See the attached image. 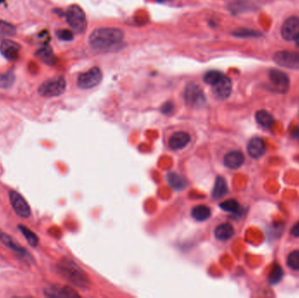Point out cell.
Segmentation results:
<instances>
[{
    "instance_id": "obj_1",
    "label": "cell",
    "mask_w": 299,
    "mask_h": 298,
    "mask_svg": "<svg viewBox=\"0 0 299 298\" xmlns=\"http://www.w3.org/2000/svg\"><path fill=\"white\" fill-rule=\"evenodd\" d=\"M124 33L119 28H98L90 35L89 42L92 48L99 51L112 50L122 44Z\"/></svg>"
},
{
    "instance_id": "obj_2",
    "label": "cell",
    "mask_w": 299,
    "mask_h": 298,
    "mask_svg": "<svg viewBox=\"0 0 299 298\" xmlns=\"http://www.w3.org/2000/svg\"><path fill=\"white\" fill-rule=\"evenodd\" d=\"M58 271L66 280L76 286L84 288L89 283L88 277L83 269L69 259L65 258L59 262Z\"/></svg>"
},
{
    "instance_id": "obj_3",
    "label": "cell",
    "mask_w": 299,
    "mask_h": 298,
    "mask_svg": "<svg viewBox=\"0 0 299 298\" xmlns=\"http://www.w3.org/2000/svg\"><path fill=\"white\" fill-rule=\"evenodd\" d=\"M67 88L66 80L62 76H57L51 79L47 80L39 87L40 96L46 98H52L61 96L65 92Z\"/></svg>"
},
{
    "instance_id": "obj_4",
    "label": "cell",
    "mask_w": 299,
    "mask_h": 298,
    "mask_svg": "<svg viewBox=\"0 0 299 298\" xmlns=\"http://www.w3.org/2000/svg\"><path fill=\"white\" fill-rule=\"evenodd\" d=\"M66 19L70 28L76 33L82 34L86 30L88 26L86 15L84 11L79 6H70L66 13Z\"/></svg>"
},
{
    "instance_id": "obj_5",
    "label": "cell",
    "mask_w": 299,
    "mask_h": 298,
    "mask_svg": "<svg viewBox=\"0 0 299 298\" xmlns=\"http://www.w3.org/2000/svg\"><path fill=\"white\" fill-rule=\"evenodd\" d=\"M184 100L188 106L200 108L206 104V96L202 89L196 83H190L184 90Z\"/></svg>"
},
{
    "instance_id": "obj_6",
    "label": "cell",
    "mask_w": 299,
    "mask_h": 298,
    "mask_svg": "<svg viewBox=\"0 0 299 298\" xmlns=\"http://www.w3.org/2000/svg\"><path fill=\"white\" fill-rule=\"evenodd\" d=\"M268 80L272 87V90L279 94H286L290 85L289 76L282 70L271 69L268 71Z\"/></svg>"
},
{
    "instance_id": "obj_7",
    "label": "cell",
    "mask_w": 299,
    "mask_h": 298,
    "mask_svg": "<svg viewBox=\"0 0 299 298\" xmlns=\"http://www.w3.org/2000/svg\"><path fill=\"white\" fill-rule=\"evenodd\" d=\"M103 80V73L97 67H94L86 72L80 75L77 85L80 89H90L97 87Z\"/></svg>"
},
{
    "instance_id": "obj_8",
    "label": "cell",
    "mask_w": 299,
    "mask_h": 298,
    "mask_svg": "<svg viewBox=\"0 0 299 298\" xmlns=\"http://www.w3.org/2000/svg\"><path fill=\"white\" fill-rule=\"evenodd\" d=\"M273 61L282 68L299 70V52L282 50L273 55Z\"/></svg>"
},
{
    "instance_id": "obj_9",
    "label": "cell",
    "mask_w": 299,
    "mask_h": 298,
    "mask_svg": "<svg viewBox=\"0 0 299 298\" xmlns=\"http://www.w3.org/2000/svg\"><path fill=\"white\" fill-rule=\"evenodd\" d=\"M9 197L11 205L13 206L14 212L17 213V215L24 219H28L31 216V208L27 200L23 198V196L21 195L16 191H11Z\"/></svg>"
},
{
    "instance_id": "obj_10",
    "label": "cell",
    "mask_w": 299,
    "mask_h": 298,
    "mask_svg": "<svg viewBox=\"0 0 299 298\" xmlns=\"http://www.w3.org/2000/svg\"><path fill=\"white\" fill-rule=\"evenodd\" d=\"M281 36L286 42L295 41L299 36V18L290 16L286 19L281 27Z\"/></svg>"
},
{
    "instance_id": "obj_11",
    "label": "cell",
    "mask_w": 299,
    "mask_h": 298,
    "mask_svg": "<svg viewBox=\"0 0 299 298\" xmlns=\"http://www.w3.org/2000/svg\"><path fill=\"white\" fill-rule=\"evenodd\" d=\"M212 93L216 99L224 101L230 96L233 89L231 80L223 76L215 84L212 86Z\"/></svg>"
},
{
    "instance_id": "obj_12",
    "label": "cell",
    "mask_w": 299,
    "mask_h": 298,
    "mask_svg": "<svg viewBox=\"0 0 299 298\" xmlns=\"http://www.w3.org/2000/svg\"><path fill=\"white\" fill-rule=\"evenodd\" d=\"M21 47L17 42L11 40H5L0 45V52L5 58L9 61L17 60Z\"/></svg>"
},
{
    "instance_id": "obj_13",
    "label": "cell",
    "mask_w": 299,
    "mask_h": 298,
    "mask_svg": "<svg viewBox=\"0 0 299 298\" xmlns=\"http://www.w3.org/2000/svg\"><path fill=\"white\" fill-rule=\"evenodd\" d=\"M44 294L48 297H77L79 295L70 287H57L55 285L48 286L44 289Z\"/></svg>"
},
{
    "instance_id": "obj_14",
    "label": "cell",
    "mask_w": 299,
    "mask_h": 298,
    "mask_svg": "<svg viewBox=\"0 0 299 298\" xmlns=\"http://www.w3.org/2000/svg\"><path fill=\"white\" fill-rule=\"evenodd\" d=\"M0 240L3 242V244H5L7 247H10L12 250H14L18 255H20L21 258H24L26 260H33V258H32L31 254H29V252H28L25 247H21L20 244L18 243L16 240H14L10 235H8V234H5L3 233V235L1 237V239Z\"/></svg>"
},
{
    "instance_id": "obj_15",
    "label": "cell",
    "mask_w": 299,
    "mask_h": 298,
    "mask_svg": "<svg viewBox=\"0 0 299 298\" xmlns=\"http://www.w3.org/2000/svg\"><path fill=\"white\" fill-rule=\"evenodd\" d=\"M191 142V136L189 134L179 131L172 135L169 139V147L173 151H179L183 148L186 147L187 144Z\"/></svg>"
},
{
    "instance_id": "obj_16",
    "label": "cell",
    "mask_w": 299,
    "mask_h": 298,
    "mask_svg": "<svg viewBox=\"0 0 299 298\" xmlns=\"http://www.w3.org/2000/svg\"><path fill=\"white\" fill-rule=\"evenodd\" d=\"M248 153L251 158L257 159L261 158L266 152V144L264 141L262 140L260 137H253L249 142H248Z\"/></svg>"
},
{
    "instance_id": "obj_17",
    "label": "cell",
    "mask_w": 299,
    "mask_h": 298,
    "mask_svg": "<svg viewBox=\"0 0 299 298\" xmlns=\"http://www.w3.org/2000/svg\"><path fill=\"white\" fill-rule=\"evenodd\" d=\"M243 153L240 151H233L228 152L224 158V165L229 169H237L241 167L244 163Z\"/></svg>"
},
{
    "instance_id": "obj_18",
    "label": "cell",
    "mask_w": 299,
    "mask_h": 298,
    "mask_svg": "<svg viewBox=\"0 0 299 298\" xmlns=\"http://www.w3.org/2000/svg\"><path fill=\"white\" fill-rule=\"evenodd\" d=\"M35 56L46 65L54 66L57 62L56 55L54 54L52 48L49 47L40 48L38 51L35 53Z\"/></svg>"
},
{
    "instance_id": "obj_19",
    "label": "cell",
    "mask_w": 299,
    "mask_h": 298,
    "mask_svg": "<svg viewBox=\"0 0 299 298\" xmlns=\"http://www.w3.org/2000/svg\"><path fill=\"white\" fill-rule=\"evenodd\" d=\"M214 234L218 240H227L234 236V227L228 223H224L216 227Z\"/></svg>"
},
{
    "instance_id": "obj_20",
    "label": "cell",
    "mask_w": 299,
    "mask_h": 298,
    "mask_svg": "<svg viewBox=\"0 0 299 298\" xmlns=\"http://www.w3.org/2000/svg\"><path fill=\"white\" fill-rule=\"evenodd\" d=\"M255 120L259 125L266 129L271 128L275 122L271 114L268 113V111L264 110H258L255 113Z\"/></svg>"
},
{
    "instance_id": "obj_21",
    "label": "cell",
    "mask_w": 299,
    "mask_h": 298,
    "mask_svg": "<svg viewBox=\"0 0 299 298\" xmlns=\"http://www.w3.org/2000/svg\"><path fill=\"white\" fill-rule=\"evenodd\" d=\"M228 192V187L225 178L222 177H218L213 187V199H219L223 198L224 196L227 194Z\"/></svg>"
},
{
    "instance_id": "obj_22",
    "label": "cell",
    "mask_w": 299,
    "mask_h": 298,
    "mask_svg": "<svg viewBox=\"0 0 299 298\" xmlns=\"http://www.w3.org/2000/svg\"><path fill=\"white\" fill-rule=\"evenodd\" d=\"M167 179H168L169 184L176 190H183L186 188L187 185L186 178H183L182 176L177 174L175 172H169Z\"/></svg>"
},
{
    "instance_id": "obj_23",
    "label": "cell",
    "mask_w": 299,
    "mask_h": 298,
    "mask_svg": "<svg viewBox=\"0 0 299 298\" xmlns=\"http://www.w3.org/2000/svg\"><path fill=\"white\" fill-rule=\"evenodd\" d=\"M192 216L193 219H196L198 221H204L209 219L211 216V210L207 206L199 205L193 207V209L192 210Z\"/></svg>"
},
{
    "instance_id": "obj_24",
    "label": "cell",
    "mask_w": 299,
    "mask_h": 298,
    "mask_svg": "<svg viewBox=\"0 0 299 298\" xmlns=\"http://www.w3.org/2000/svg\"><path fill=\"white\" fill-rule=\"evenodd\" d=\"M18 227H19V230L21 231L22 234L24 235L26 240H28V243L31 247H35L38 246L40 240H39V237L37 236L36 233H34L32 230L29 229L26 226H23V225H19Z\"/></svg>"
},
{
    "instance_id": "obj_25",
    "label": "cell",
    "mask_w": 299,
    "mask_h": 298,
    "mask_svg": "<svg viewBox=\"0 0 299 298\" xmlns=\"http://www.w3.org/2000/svg\"><path fill=\"white\" fill-rule=\"evenodd\" d=\"M16 28L6 21H0V39L10 38L16 35Z\"/></svg>"
},
{
    "instance_id": "obj_26",
    "label": "cell",
    "mask_w": 299,
    "mask_h": 298,
    "mask_svg": "<svg viewBox=\"0 0 299 298\" xmlns=\"http://www.w3.org/2000/svg\"><path fill=\"white\" fill-rule=\"evenodd\" d=\"M282 277H283V271H282V267L279 265H274L270 271V274L268 275L269 284H277L279 281H281Z\"/></svg>"
},
{
    "instance_id": "obj_27",
    "label": "cell",
    "mask_w": 299,
    "mask_h": 298,
    "mask_svg": "<svg viewBox=\"0 0 299 298\" xmlns=\"http://www.w3.org/2000/svg\"><path fill=\"white\" fill-rule=\"evenodd\" d=\"M232 35H234V37H238V38H259L262 36V35L259 32L251 30V29H246V28L237 29L233 32Z\"/></svg>"
},
{
    "instance_id": "obj_28",
    "label": "cell",
    "mask_w": 299,
    "mask_h": 298,
    "mask_svg": "<svg viewBox=\"0 0 299 298\" xmlns=\"http://www.w3.org/2000/svg\"><path fill=\"white\" fill-rule=\"evenodd\" d=\"M14 82H15V76L12 71L5 74H0V89H10L14 85Z\"/></svg>"
},
{
    "instance_id": "obj_29",
    "label": "cell",
    "mask_w": 299,
    "mask_h": 298,
    "mask_svg": "<svg viewBox=\"0 0 299 298\" xmlns=\"http://www.w3.org/2000/svg\"><path fill=\"white\" fill-rule=\"evenodd\" d=\"M220 207L224 211L236 213L241 209V206L235 199H227L224 202L220 203Z\"/></svg>"
},
{
    "instance_id": "obj_30",
    "label": "cell",
    "mask_w": 299,
    "mask_h": 298,
    "mask_svg": "<svg viewBox=\"0 0 299 298\" xmlns=\"http://www.w3.org/2000/svg\"><path fill=\"white\" fill-rule=\"evenodd\" d=\"M223 76V74H221L220 71H216V70H212L209 72L206 73V75L204 76V82L208 84V85L213 86V84L219 81V80Z\"/></svg>"
},
{
    "instance_id": "obj_31",
    "label": "cell",
    "mask_w": 299,
    "mask_h": 298,
    "mask_svg": "<svg viewBox=\"0 0 299 298\" xmlns=\"http://www.w3.org/2000/svg\"><path fill=\"white\" fill-rule=\"evenodd\" d=\"M287 265L293 270H299V250L293 251L288 255Z\"/></svg>"
},
{
    "instance_id": "obj_32",
    "label": "cell",
    "mask_w": 299,
    "mask_h": 298,
    "mask_svg": "<svg viewBox=\"0 0 299 298\" xmlns=\"http://www.w3.org/2000/svg\"><path fill=\"white\" fill-rule=\"evenodd\" d=\"M56 35L60 40H62L63 42H71L74 39L72 32L68 30V29L59 30V31L56 32Z\"/></svg>"
},
{
    "instance_id": "obj_33",
    "label": "cell",
    "mask_w": 299,
    "mask_h": 298,
    "mask_svg": "<svg viewBox=\"0 0 299 298\" xmlns=\"http://www.w3.org/2000/svg\"><path fill=\"white\" fill-rule=\"evenodd\" d=\"M173 109H174V107H173V104L172 103H165V105L162 108V112L164 114L172 113Z\"/></svg>"
},
{
    "instance_id": "obj_34",
    "label": "cell",
    "mask_w": 299,
    "mask_h": 298,
    "mask_svg": "<svg viewBox=\"0 0 299 298\" xmlns=\"http://www.w3.org/2000/svg\"><path fill=\"white\" fill-rule=\"evenodd\" d=\"M290 233H291V235L294 237H296V238H298L299 237V221L298 222L295 224L294 226H293L292 228L290 230Z\"/></svg>"
},
{
    "instance_id": "obj_35",
    "label": "cell",
    "mask_w": 299,
    "mask_h": 298,
    "mask_svg": "<svg viewBox=\"0 0 299 298\" xmlns=\"http://www.w3.org/2000/svg\"><path fill=\"white\" fill-rule=\"evenodd\" d=\"M291 136L294 138H296L299 140V128L296 127L293 129L292 131H291Z\"/></svg>"
},
{
    "instance_id": "obj_36",
    "label": "cell",
    "mask_w": 299,
    "mask_h": 298,
    "mask_svg": "<svg viewBox=\"0 0 299 298\" xmlns=\"http://www.w3.org/2000/svg\"><path fill=\"white\" fill-rule=\"evenodd\" d=\"M295 43H296V47L299 50V36H297V38L295 40Z\"/></svg>"
},
{
    "instance_id": "obj_37",
    "label": "cell",
    "mask_w": 299,
    "mask_h": 298,
    "mask_svg": "<svg viewBox=\"0 0 299 298\" xmlns=\"http://www.w3.org/2000/svg\"><path fill=\"white\" fill-rule=\"evenodd\" d=\"M157 2H166V1H171V0H155Z\"/></svg>"
},
{
    "instance_id": "obj_38",
    "label": "cell",
    "mask_w": 299,
    "mask_h": 298,
    "mask_svg": "<svg viewBox=\"0 0 299 298\" xmlns=\"http://www.w3.org/2000/svg\"><path fill=\"white\" fill-rule=\"evenodd\" d=\"M2 235H3V233H2L1 231H0V239H1V237H2Z\"/></svg>"
}]
</instances>
